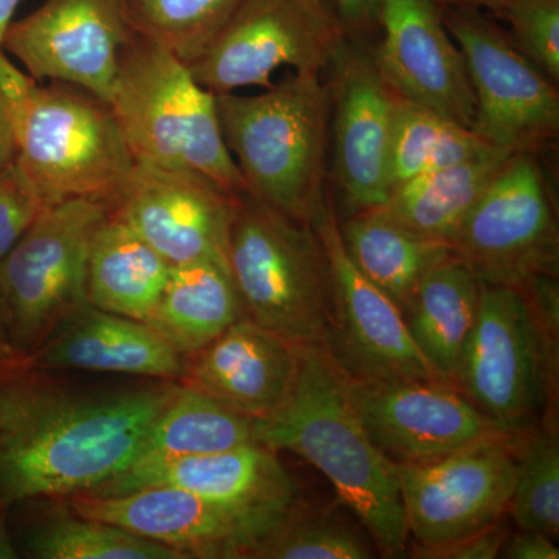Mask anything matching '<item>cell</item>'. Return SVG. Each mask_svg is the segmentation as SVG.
Returning a JSON list of instances; mask_svg holds the SVG:
<instances>
[{
    "mask_svg": "<svg viewBox=\"0 0 559 559\" xmlns=\"http://www.w3.org/2000/svg\"><path fill=\"white\" fill-rule=\"evenodd\" d=\"M33 370H87L180 381L186 356L140 320L98 310L73 312L31 356Z\"/></svg>",
    "mask_w": 559,
    "mask_h": 559,
    "instance_id": "obj_22",
    "label": "cell"
},
{
    "mask_svg": "<svg viewBox=\"0 0 559 559\" xmlns=\"http://www.w3.org/2000/svg\"><path fill=\"white\" fill-rule=\"evenodd\" d=\"M502 521L491 527L480 530L474 535L447 544V546L421 549L415 547V557L429 559H495L499 558L503 544L509 538V532Z\"/></svg>",
    "mask_w": 559,
    "mask_h": 559,
    "instance_id": "obj_37",
    "label": "cell"
},
{
    "mask_svg": "<svg viewBox=\"0 0 559 559\" xmlns=\"http://www.w3.org/2000/svg\"><path fill=\"white\" fill-rule=\"evenodd\" d=\"M241 318L240 296L226 261L198 260L171 266L146 323L187 358Z\"/></svg>",
    "mask_w": 559,
    "mask_h": 559,
    "instance_id": "obj_25",
    "label": "cell"
},
{
    "mask_svg": "<svg viewBox=\"0 0 559 559\" xmlns=\"http://www.w3.org/2000/svg\"><path fill=\"white\" fill-rule=\"evenodd\" d=\"M480 296L479 277L452 253L421 280L403 310L412 340L440 380L454 384Z\"/></svg>",
    "mask_w": 559,
    "mask_h": 559,
    "instance_id": "obj_23",
    "label": "cell"
},
{
    "mask_svg": "<svg viewBox=\"0 0 559 559\" xmlns=\"http://www.w3.org/2000/svg\"><path fill=\"white\" fill-rule=\"evenodd\" d=\"M367 36L348 35L330 62L334 175L347 216L389 200V153L396 97Z\"/></svg>",
    "mask_w": 559,
    "mask_h": 559,
    "instance_id": "obj_14",
    "label": "cell"
},
{
    "mask_svg": "<svg viewBox=\"0 0 559 559\" xmlns=\"http://www.w3.org/2000/svg\"><path fill=\"white\" fill-rule=\"evenodd\" d=\"M348 35L329 0H245L187 66L213 94L267 90L282 68L325 72Z\"/></svg>",
    "mask_w": 559,
    "mask_h": 559,
    "instance_id": "obj_9",
    "label": "cell"
},
{
    "mask_svg": "<svg viewBox=\"0 0 559 559\" xmlns=\"http://www.w3.org/2000/svg\"><path fill=\"white\" fill-rule=\"evenodd\" d=\"M331 275V322L325 347L352 381L440 380L412 340L403 312L360 274L342 245L331 194L310 221Z\"/></svg>",
    "mask_w": 559,
    "mask_h": 559,
    "instance_id": "obj_12",
    "label": "cell"
},
{
    "mask_svg": "<svg viewBox=\"0 0 559 559\" xmlns=\"http://www.w3.org/2000/svg\"><path fill=\"white\" fill-rule=\"evenodd\" d=\"M33 377L31 359L11 341L0 300V384Z\"/></svg>",
    "mask_w": 559,
    "mask_h": 559,
    "instance_id": "obj_40",
    "label": "cell"
},
{
    "mask_svg": "<svg viewBox=\"0 0 559 559\" xmlns=\"http://www.w3.org/2000/svg\"><path fill=\"white\" fill-rule=\"evenodd\" d=\"M513 154L495 148L476 159L419 175L390 191L388 202L378 209L407 230L450 245Z\"/></svg>",
    "mask_w": 559,
    "mask_h": 559,
    "instance_id": "obj_27",
    "label": "cell"
},
{
    "mask_svg": "<svg viewBox=\"0 0 559 559\" xmlns=\"http://www.w3.org/2000/svg\"><path fill=\"white\" fill-rule=\"evenodd\" d=\"M106 204L49 205L0 263V300L11 341L31 356L87 301V261Z\"/></svg>",
    "mask_w": 559,
    "mask_h": 559,
    "instance_id": "obj_8",
    "label": "cell"
},
{
    "mask_svg": "<svg viewBox=\"0 0 559 559\" xmlns=\"http://www.w3.org/2000/svg\"><path fill=\"white\" fill-rule=\"evenodd\" d=\"M299 353V345L241 318L200 352L187 356L180 385L245 417L263 419L288 396Z\"/></svg>",
    "mask_w": 559,
    "mask_h": 559,
    "instance_id": "obj_21",
    "label": "cell"
},
{
    "mask_svg": "<svg viewBox=\"0 0 559 559\" xmlns=\"http://www.w3.org/2000/svg\"><path fill=\"white\" fill-rule=\"evenodd\" d=\"M447 2L463 3V5H473L477 7V9L489 11V13H491V11L499 9V7H502L503 3L510 2V0H447Z\"/></svg>",
    "mask_w": 559,
    "mask_h": 559,
    "instance_id": "obj_43",
    "label": "cell"
},
{
    "mask_svg": "<svg viewBox=\"0 0 559 559\" xmlns=\"http://www.w3.org/2000/svg\"><path fill=\"white\" fill-rule=\"evenodd\" d=\"M237 198L200 173L135 162L106 209L171 266L198 260L227 263Z\"/></svg>",
    "mask_w": 559,
    "mask_h": 559,
    "instance_id": "obj_15",
    "label": "cell"
},
{
    "mask_svg": "<svg viewBox=\"0 0 559 559\" xmlns=\"http://www.w3.org/2000/svg\"><path fill=\"white\" fill-rule=\"evenodd\" d=\"M509 513L518 528L558 538L559 441L551 426H538L514 443V484Z\"/></svg>",
    "mask_w": 559,
    "mask_h": 559,
    "instance_id": "obj_32",
    "label": "cell"
},
{
    "mask_svg": "<svg viewBox=\"0 0 559 559\" xmlns=\"http://www.w3.org/2000/svg\"><path fill=\"white\" fill-rule=\"evenodd\" d=\"M22 0H0V87L10 100L31 84V76L17 69L3 50V38Z\"/></svg>",
    "mask_w": 559,
    "mask_h": 559,
    "instance_id": "obj_38",
    "label": "cell"
},
{
    "mask_svg": "<svg viewBox=\"0 0 559 559\" xmlns=\"http://www.w3.org/2000/svg\"><path fill=\"white\" fill-rule=\"evenodd\" d=\"M499 558L507 559H558L559 549L555 539L535 530H518L507 538Z\"/></svg>",
    "mask_w": 559,
    "mask_h": 559,
    "instance_id": "obj_39",
    "label": "cell"
},
{
    "mask_svg": "<svg viewBox=\"0 0 559 559\" xmlns=\"http://www.w3.org/2000/svg\"><path fill=\"white\" fill-rule=\"evenodd\" d=\"M349 35L367 36L378 27L377 0H329Z\"/></svg>",
    "mask_w": 559,
    "mask_h": 559,
    "instance_id": "obj_41",
    "label": "cell"
},
{
    "mask_svg": "<svg viewBox=\"0 0 559 559\" xmlns=\"http://www.w3.org/2000/svg\"><path fill=\"white\" fill-rule=\"evenodd\" d=\"M109 105L134 162L200 173L229 193L248 191L224 142L215 94L171 50L132 32Z\"/></svg>",
    "mask_w": 559,
    "mask_h": 559,
    "instance_id": "obj_4",
    "label": "cell"
},
{
    "mask_svg": "<svg viewBox=\"0 0 559 559\" xmlns=\"http://www.w3.org/2000/svg\"><path fill=\"white\" fill-rule=\"evenodd\" d=\"M491 13L509 24L518 50L558 83L559 0H510Z\"/></svg>",
    "mask_w": 559,
    "mask_h": 559,
    "instance_id": "obj_34",
    "label": "cell"
},
{
    "mask_svg": "<svg viewBox=\"0 0 559 559\" xmlns=\"http://www.w3.org/2000/svg\"><path fill=\"white\" fill-rule=\"evenodd\" d=\"M46 209L16 160L0 170V263Z\"/></svg>",
    "mask_w": 559,
    "mask_h": 559,
    "instance_id": "obj_35",
    "label": "cell"
},
{
    "mask_svg": "<svg viewBox=\"0 0 559 559\" xmlns=\"http://www.w3.org/2000/svg\"><path fill=\"white\" fill-rule=\"evenodd\" d=\"M131 36L121 0H46L11 22L3 50L36 83L60 81L109 103Z\"/></svg>",
    "mask_w": 559,
    "mask_h": 559,
    "instance_id": "obj_16",
    "label": "cell"
},
{
    "mask_svg": "<svg viewBox=\"0 0 559 559\" xmlns=\"http://www.w3.org/2000/svg\"><path fill=\"white\" fill-rule=\"evenodd\" d=\"M14 156H16V143H14L11 103L0 87V170L14 162Z\"/></svg>",
    "mask_w": 559,
    "mask_h": 559,
    "instance_id": "obj_42",
    "label": "cell"
},
{
    "mask_svg": "<svg viewBox=\"0 0 559 559\" xmlns=\"http://www.w3.org/2000/svg\"><path fill=\"white\" fill-rule=\"evenodd\" d=\"M2 511V509H0ZM0 558H16V550L11 546L5 527H3L2 514H0Z\"/></svg>",
    "mask_w": 559,
    "mask_h": 559,
    "instance_id": "obj_44",
    "label": "cell"
},
{
    "mask_svg": "<svg viewBox=\"0 0 559 559\" xmlns=\"http://www.w3.org/2000/svg\"><path fill=\"white\" fill-rule=\"evenodd\" d=\"M148 487L187 489L237 511L270 533L300 509L296 480L280 462L277 452L257 441L216 454L123 471L81 495L109 498Z\"/></svg>",
    "mask_w": 559,
    "mask_h": 559,
    "instance_id": "obj_19",
    "label": "cell"
},
{
    "mask_svg": "<svg viewBox=\"0 0 559 559\" xmlns=\"http://www.w3.org/2000/svg\"><path fill=\"white\" fill-rule=\"evenodd\" d=\"M224 142L246 189L290 219L310 223L325 197L329 87L294 72L263 94H215Z\"/></svg>",
    "mask_w": 559,
    "mask_h": 559,
    "instance_id": "obj_3",
    "label": "cell"
},
{
    "mask_svg": "<svg viewBox=\"0 0 559 559\" xmlns=\"http://www.w3.org/2000/svg\"><path fill=\"white\" fill-rule=\"evenodd\" d=\"M226 257L245 318L299 347L325 345L331 275L311 223L290 219L242 191Z\"/></svg>",
    "mask_w": 559,
    "mask_h": 559,
    "instance_id": "obj_6",
    "label": "cell"
},
{
    "mask_svg": "<svg viewBox=\"0 0 559 559\" xmlns=\"http://www.w3.org/2000/svg\"><path fill=\"white\" fill-rule=\"evenodd\" d=\"M558 341L522 288L481 283L479 314L454 385L507 436L538 428L557 378Z\"/></svg>",
    "mask_w": 559,
    "mask_h": 559,
    "instance_id": "obj_7",
    "label": "cell"
},
{
    "mask_svg": "<svg viewBox=\"0 0 559 559\" xmlns=\"http://www.w3.org/2000/svg\"><path fill=\"white\" fill-rule=\"evenodd\" d=\"M450 246L488 285L524 288L558 277L554 205L535 153H516L452 235Z\"/></svg>",
    "mask_w": 559,
    "mask_h": 559,
    "instance_id": "obj_11",
    "label": "cell"
},
{
    "mask_svg": "<svg viewBox=\"0 0 559 559\" xmlns=\"http://www.w3.org/2000/svg\"><path fill=\"white\" fill-rule=\"evenodd\" d=\"M349 382L364 428L393 465L432 462L479 441L510 437L451 382Z\"/></svg>",
    "mask_w": 559,
    "mask_h": 559,
    "instance_id": "obj_17",
    "label": "cell"
},
{
    "mask_svg": "<svg viewBox=\"0 0 559 559\" xmlns=\"http://www.w3.org/2000/svg\"><path fill=\"white\" fill-rule=\"evenodd\" d=\"M245 0H121L135 35L171 50L180 61L200 57Z\"/></svg>",
    "mask_w": 559,
    "mask_h": 559,
    "instance_id": "obj_31",
    "label": "cell"
},
{
    "mask_svg": "<svg viewBox=\"0 0 559 559\" xmlns=\"http://www.w3.org/2000/svg\"><path fill=\"white\" fill-rule=\"evenodd\" d=\"M255 441L311 463L382 557H404L409 530L399 466L374 447L353 400L352 382L325 345L300 347L293 388L270 417L255 419Z\"/></svg>",
    "mask_w": 559,
    "mask_h": 559,
    "instance_id": "obj_1",
    "label": "cell"
},
{
    "mask_svg": "<svg viewBox=\"0 0 559 559\" xmlns=\"http://www.w3.org/2000/svg\"><path fill=\"white\" fill-rule=\"evenodd\" d=\"M58 393L33 377L0 384V443L33 421Z\"/></svg>",
    "mask_w": 559,
    "mask_h": 559,
    "instance_id": "obj_36",
    "label": "cell"
},
{
    "mask_svg": "<svg viewBox=\"0 0 559 559\" xmlns=\"http://www.w3.org/2000/svg\"><path fill=\"white\" fill-rule=\"evenodd\" d=\"M171 264L127 224L108 216L98 227L87 261V301L98 310L148 322Z\"/></svg>",
    "mask_w": 559,
    "mask_h": 559,
    "instance_id": "obj_24",
    "label": "cell"
},
{
    "mask_svg": "<svg viewBox=\"0 0 559 559\" xmlns=\"http://www.w3.org/2000/svg\"><path fill=\"white\" fill-rule=\"evenodd\" d=\"M20 165L44 205L108 204L135 162L108 102L72 84L31 81L10 100Z\"/></svg>",
    "mask_w": 559,
    "mask_h": 559,
    "instance_id": "obj_5",
    "label": "cell"
},
{
    "mask_svg": "<svg viewBox=\"0 0 559 559\" xmlns=\"http://www.w3.org/2000/svg\"><path fill=\"white\" fill-rule=\"evenodd\" d=\"M382 39L373 46L382 76L399 97L473 127L468 70L443 20L440 0H377Z\"/></svg>",
    "mask_w": 559,
    "mask_h": 559,
    "instance_id": "obj_18",
    "label": "cell"
},
{
    "mask_svg": "<svg viewBox=\"0 0 559 559\" xmlns=\"http://www.w3.org/2000/svg\"><path fill=\"white\" fill-rule=\"evenodd\" d=\"M179 384L92 396L58 393L0 443V509L44 496L91 492L127 471Z\"/></svg>",
    "mask_w": 559,
    "mask_h": 559,
    "instance_id": "obj_2",
    "label": "cell"
},
{
    "mask_svg": "<svg viewBox=\"0 0 559 559\" xmlns=\"http://www.w3.org/2000/svg\"><path fill=\"white\" fill-rule=\"evenodd\" d=\"M495 148L471 128L396 97L389 153L390 191L419 175L476 159Z\"/></svg>",
    "mask_w": 559,
    "mask_h": 559,
    "instance_id": "obj_29",
    "label": "cell"
},
{
    "mask_svg": "<svg viewBox=\"0 0 559 559\" xmlns=\"http://www.w3.org/2000/svg\"><path fill=\"white\" fill-rule=\"evenodd\" d=\"M516 440H484L432 462L399 466L407 530L417 547L447 546L509 514Z\"/></svg>",
    "mask_w": 559,
    "mask_h": 559,
    "instance_id": "obj_13",
    "label": "cell"
},
{
    "mask_svg": "<svg viewBox=\"0 0 559 559\" xmlns=\"http://www.w3.org/2000/svg\"><path fill=\"white\" fill-rule=\"evenodd\" d=\"M72 513L156 540L189 558H250L266 528L187 489L148 487L127 495H73Z\"/></svg>",
    "mask_w": 559,
    "mask_h": 559,
    "instance_id": "obj_20",
    "label": "cell"
},
{
    "mask_svg": "<svg viewBox=\"0 0 559 559\" xmlns=\"http://www.w3.org/2000/svg\"><path fill=\"white\" fill-rule=\"evenodd\" d=\"M36 559H186L180 551L79 514H57L32 525L22 540Z\"/></svg>",
    "mask_w": 559,
    "mask_h": 559,
    "instance_id": "obj_30",
    "label": "cell"
},
{
    "mask_svg": "<svg viewBox=\"0 0 559 559\" xmlns=\"http://www.w3.org/2000/svg\"><path fill=\"white\" fill-rule=\"evenodd\" d=\"M248 443H255V419L179 384L128 469L216 454Z\"/></svg>",
    "mask_w": 559,
    "mask_h": 559,
    "instance_id": "obj_28",
    "label": "cell"
},
{
    "mask_svg": "<svg viewBox=\"0 0 559 559\" xmlns=\"http://www.w3.org/2000/svg\"><path fill=\"white\" fill-rule=\"evenodd\" d=\"M440 5L476 100L471 130L511 153H535L557 138L559 94L554 81L518 50L485 10L447 0Z\"/></svg>",
    "mask_w": 559,
    "mask_h": 559,
    "instance_id": "obj_10",
    "label": "cell"
},
{
    "mask_svg": "<svg viewBox=\"0 0 559 559\" xmlns=\"http://www.w3.org/2000/svg\"><path fill=\"white\" fill-rule=\"evenodd\" d=\"M377 547L347 522L333 516H308L300 509L270 533L253 559H370Z\"/></svg>",
    "mask_w": 559,
    "mask_h": 559,
    "instance_id": "obj_33",
    "label": "cell"
},
{
    "mask_svg": "<svg viewBox=\"0 0 559 559\" xmlns=\"http://www.w3.org/2000/svg\"><path fill=\"white\" fill-rule=\"evenodd\" d=\"M340 231L353 264L401 312L421 280L454 253L448 242L414 234L380 209L345 216Z\"/></svg>",
    "mask_w": 559,
    "mask_h": 559,
    "instance_id": "obj_26",
    "label": "cell"
}]
</instances>
